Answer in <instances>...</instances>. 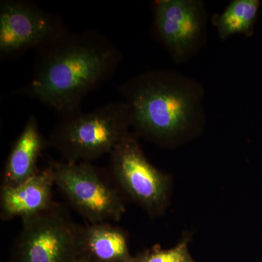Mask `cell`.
<instances>
[{"mask_svg": "<svg viewBox=\"0 0 262 262\" xmlns=\"http://www.w3.org/2000/svg\"><path fill=\"white\" fill-rule=\"evenodd\" d=\"M69 32L58 15L24 0L0 3V55L14 57L32 49L37 51Z\"/></svg>", "mask_w": 262, "mask_h": 262, "instance_id": "7", "label": "cell"}, {"mask_svg": "<svg viewBox=\"0 0 262 262\" xmlns=\"http://www.w3.org/2000/svg\"><path fill=\"white\" fill-rule=\"evenodd\" d=\"M204 8L198 0H159L155 3V23L160 39L177 61L201 44L204 32Z\"/></svg>", "mask_w": 262, "mask_h": 262, "instance_id": "8", "label": "cell"}, {"mask_svg": "<svg viewBox=\"0 0 262 262\" xmlns=\"http://www.w3.org/2000/svg\"><path fill=\"white\" fill-rule=\"evenodd\" d=\"M55 185L89 223L119 222L126 211L123 194L113 178L91 163L51 160Z\"/></svg>", "mask_w": 262, "mask_h": 262, "instance_id": "4", "label": "cell"}, {"mask_svg": "<svg viewBox=\"0 0 262 262\" xmlns=\"http://www.w3.org/2000/svg\"><path fill=\"white\" fill-rule=\"evenodd\" d=\"M130 110L131 126L157 142L168 143L187 131L202 115V91L173 72L136 76L120 89Z\"/></svg>", "mask_w": 262, "mask_h": 262, "instance_id": "2", "label": "cell"}, {"mask_svg": "<svg viewBox=\"0 0 262 262\" xmlns=\"http://www.w3.org/2000/svg\"><path fill=\"white\" fill-rule=\"evenodd\" d=\"M130 110L124 101H114L89 113L61 117L48 142L70 163H91L111 154L129 134Z\"/></svg>", "mask_w": 262, "mask_h": 262, "instance_id": "3", "label": "cell"}, {"mask_svg": "<svg viewBox=\"0 0 262 262\" xmlns=\"http://www.w3.org/2000/svg\"><path fill=\"white\" fill-rule=\"evenodd\" d=\"M80 226L59 203L22 220L9 262H75Z\"/></svg>", "mask_w": 262, "mask_h": 262, "instance_id": "5", "label": "cell"}, {"mask_svg": "<svg viewBox=\"0 0 262 262\" xmlns=\"http://www.w3.org/2000/svg\"><path fill=\"white\" fill-rule=\"evenodd\" d=\"M48 146V139L41 133L37 119L31 115L5 162L1 187H15L37 173L38 160Z\"/></svg>", "mask_w": 262, "mask_h": 262, "instance_id": "10", "label": "cell"}, {"mask_svg": "<svg viewBox=\"0 0 262 262\" xmlns=\"http://www.w3.org/2000/svg\"><path fill=\"white\" fill-rule=\"evenodd\" d=\"M108 173L122 194L140 205L149 215L157 216L165 211L170 178L149 163L132 134L110 154Z\"/></svg>", "mask_w": 262, "mask_h": 262, "instance_id": "6", "label": "cell"}, {"mask_svg": "<svg viewBox=\"0 0 262 262\" xmlns=\"http://www.w3.org/2000/svg\"><path fill=\"white\" fill-rule=\"evenodd\" d=\"M53 174L48 166L39 170L33 177L15 187L0 189V218H29L47 211L54 205Z\"/></svg>", "mask_w": 262, "mask_h": 262, "instance_id": "9", "label": "cell"}, {"mask_svg": "<svg viewBox=\"0 0 262 262\" xmlns=\"http://www.w3.org/2000/svg\"><path fill=\"white\" fill-rule=\"evenodd\" d=\"M191 235L186 234L175 247L163 249L159 245L138 253L132 262H196L191 256L188 244Z\"/></svg>", "mask_w": 262, "mask_h": 262, "instance_id": "13", "label": "cell"}, {"mask_svg": "<svg viewBox=\"0 0 262 262\" xmlns=\"http://www.w3.org/2000/svg\"><path fill=\"white\" fill-rule=\"evenodd\" d=\"M78 257L94 262H132L128 235L125 229L108 223L80 226Z\"/></svg>", "mask_w": 262, "mask_h": 262, "instance_id": "11", "label": "cell"}, {"mask_svg": "<svg viewBox=\"0 0 262 262\" xmlns=\"http://www.w3.org/2000/svg\"><path fill=\"white\" fill-rule=\"evenodd\" d=\"M75 262H94L85 258L78 257Z\"/></svg>", "mask_w": 262, "mask_h": 262, "instance_id": "14", "label": "cell"}, {"mask_svg": "<svg viewBox=\"0 0 262 262\" xmlns=\"http://www.w3.org/2000/svg\"><path fill=\"white\" fill-rule=\"evenodd\" d=\"M258 0H234L225 11L215 18V24L221 39L236 34L252 32L259 8Z\"/></svg>", "mask_w": 262, "mask_h": 262, "instance_id": "12", "label": "cell"}, {"mask_svg": "<svg viewBox=\"0 0 262 262\" xmlns=\"http://www.w3.org/2000/svg\"><path fill=\"white\" fill-rule=\"evenodd\" d=\"M122 56L101 33L69 31L37 51L32 79L18 94L61 117L78 113L84 98L115 74Z\"/></svg>", "mask_w": 262, "mask_h": 262, "instance_id": "1", "label": "cell"}]
</instances>
